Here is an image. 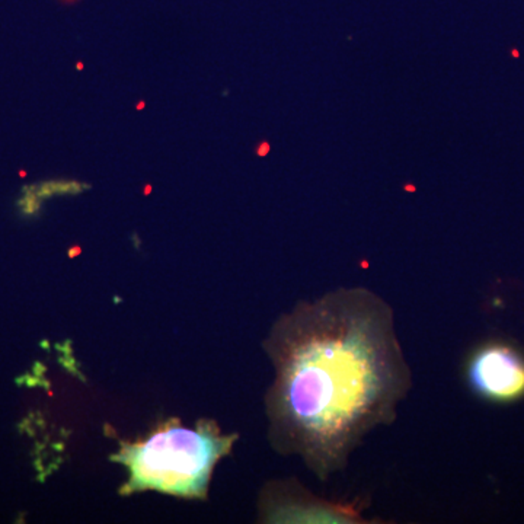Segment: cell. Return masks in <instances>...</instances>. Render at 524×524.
Returning <instances> with one entry per match:
<instances>
[{
  "label": "cell",
  "mask_w": 524,
  "mask_h": 524,
  "mask_svg": "<svg viewBox=\"0 0 524 524\" xmlns=\"http://www.w3.org/2000/svg\"><path fill=\"white\" fill-rule=\"evenodd\" d=\"M264 348L276 377L267 392L268 440L320 481L389 425L412 386L392 308L365 287L300 302L273 326Z\"/></svg>",
  "instance_id": "obj_1"
},
{
  "label": "cell",
  "mask_w": 524,
  "mask_h": 524,
  "mask_svg": "<svg viewBox=\"0 0 524 524\" xmlns=\"http://www.w3.org/2000/svg\"><path fill=\"white\" fill-rule=\"evenodd\" d=\"M236 439L223 434L210 419L200 421L195 429L171 419L146 439L122 441L112 456L128 472L121 494L157 491L182 498H206L214 466L231 453Z\"/></svg>",
  "instance_id": "obj_2"
},
{
  "label": "cell",
  "mask_w": 524,
  "mask_h": 524,
  "mask_svg": "<svg viewBox=\"0 0 524 524\" xmlns=\"http://www.w3.org/2000/svg\"><path fill=\"white\" fill-rule=\"evenodd\" d=\"M469 382L479 395L497 402L524 395V358L510 347L488 345L471 360Z\"/></svg>",
  "instance_id": "obj_3"
},
{
  "label": "cell",
  "mask_w": 524,
  "mask_h": 524,
  "mask_svg": "<svg viewBox=\"0 0 524 524\" xmlns=\"http://www.w3.org/2000/svg\"><path fill=\"white\" fill-rule=\"evenodd\" d=\"M143 107H145V104H143V103H142V104H140V105H139V104H137V110H143Z\"/></svg>",
  "instance_id": "obj_4"
}]
</instances>
